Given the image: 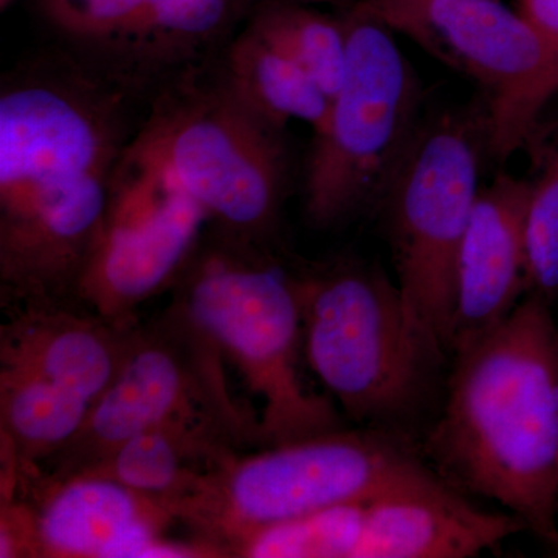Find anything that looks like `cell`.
<instances>
[{"label": "cell", "instance_id": "2e32d148", "mask_svg": "<svg viewBox=\"0 0 558 558\" xmlns=\"http://www.w3.org/2000/svg\"><path fill=\"white\" fill-rule=\"evenodd\" d=\"M244 27L306 73L332 101L347 69L343 17L322 13L304 0H260Z\"/></svg>", "mask_w": 558, "mask_h": 558}, {"label": "cell", "instance_id": "ffe728a7", "mask_svg": "<svg viewBox=\"0 0 558 558\" xmlns=\"http://www.w3.org/2000/svg\"><path fill=\"white\" fill-rule=\"evenodd\" d=\"M0 3H2V10H5L10 5L11 0H0Z\"/></svg>", "mask_w": 558, "mask_h": 558}, {"label": "cell", "instance_id": "9a60e30c", "mask_svg": "<svg viewBox=\"0 0 558 558\" xmlns=\"http://www.w3.org/2000/svg\"><path fill=\"white\" fill-rule=\"evenodd\" d=\"M209 65L238 100L279 130L290 121H303L317 132L328 119L330 100L325 92L245 27Z\"/></svg>", "mask_w": 558, "mask_h": 558}, {"label": "cell", "instance_id": "ac0fdd59", "mask_svg": "<svg viewBox=\"0 0 558 558\" xmlns=\"http://www.w3.org/2000/svg\"><path fill=\"white\" fill-rule=\"evenodd\" d=\"M368 499V498H366ZM362 501L319 510L264 529L242 550L255 558H354L362 524Z\"/></svg>", "mask_w": 558, "mask_h": 558}, {"label": "cell", "instance_id": "52a82bcc", "mask_svg": "<svg viewBox=\"0 0 558 558\" xmlns=\"http://www.w3.org/2000/svg\"><path fill=\"white\" fill-rule=\"evenodd\" d=\"M343 20L347 69L304 171V211L317 227L380 204L425 120L421 83L391 28L359 3Z\"/></svg>", "mask_w": 558, "mask_h": 558}, {"label": "cell", "instance_id": "e0dca14e", "mask_svg": "<svg viewBox=\"0 0 558 558\" xmlns=\"http://www.w3.org/2000/svg\"><path fill=\"white\" fill-rule=\"evenodd\" d=\"M524 149L532 165L527 178V293L553 304L558 299V119L539 120Z\"/></svg>", "mask_w": 558, "mask_h": 558}, {"label": "cell", "instance_id": "9c48e42d", "mask_svg": "<svg viewBox=\"0 0 558 558\" xmlns=\"http://www.w3.org/2000/svg\"><path fill=\"white\" fill-rule=\"evenodd\" d=\"M138 106L148 101L60 47L22 61L0 86V193L119 178Z\"/></svg>", "mask_w": 558, "mask_h": 558}, {"label": "cell", "instance_id": "5b68a950", "mask_svg": "<svg viewBox=\"0 0 558 558\" xmlns=\"http://www.w3.org/2000/svg\"><path fill=\"white\" fill-rule=\"evenodd\" d=\"M222 354L175 301L135 325L119 376L75 436L32 470L36 483H60L100 469L126 440L157 428H190L236 449L266 447L260 417L230 392Z\"/></svg>", "mask_w": 558, "mask_h": 558}, {"label": "cell", "instance_id": "3957f363", "mask_svg": "<svg viewBox=\"0 0 558 558\" xmlns=\"http://www.w3.org/2000/svg\"><path fill=\"white\" fill-rule=\"evenodd\" d=\"M447 483L398 429H336L231 458L170 509L216 550L240 553L264 529L388 492Z\"/></svg>", "mask_w": 558, "mask_h": 558}, {"label": "cell", "instance_id": "d6986e66", "mask_svg": "<svg viewBox=\"0 0 558 558\" xmlns=\"http://www.w3.org/2000/svg\"><path fill=\"white\" fill-rule=\"evenodd\" d=\"M519 11L558 46V0H519Z\"/></svg>", "mask_w": 558, "mask_h": 558}, {"label": "cell", "instance_id": "ba28073f", "mask_svg": "<svg viewBox=\"0 0 558 558\" xmlns=\"http://www.w3.org/2000/svg\"><path fill=\"white\" fill-rule=\"evenodd\" d=\"M484 154L483 102L425 119L380 201L400 293L444 355L453 347L459 250L480 194Z\"/></svg>", "mask_w": 558, "mask_h": 558}, {"label": "cell", "instance_id": "277c9868", "mask_svg": "<svg viewBox=\"0 0 558 558\" xmlns=\"http://www.w3.org/2000/svg\"><path fill=\"white\" fill-rule=\"evenodd\" d=\"M178 284L175 301L263 400L266 447L343 428L329 399L301 384L300 277L275 263L266 245L220 233L218 244L201 245Z\"/></svg>", "mask_w": 558, "mask_h": 558}, {"label": "cell", "instance_id": "5bb4252c", "mask_svg": "<svg viewBox=\"0 0 558 558\" xmlns=\"http://www.w3.org/2000/svg\"><path fill=\"white\" fill-rule=\"evenodd\" d=\"M529 180L501 172L483 186L459 250L454 349L512 314L527 293Z\"/></svg>", "mask_w": 558, "mask_h": 558}, {"label": "cell", "instance_id": "7a4b0ae2", "mask_svg": "<svg viewBox=\"0 0 558 558\" xmlns=\"http://www.w3.org/2000/svg\"><path fill=\"white\" fill-rule=\"evenodd\" d=\"M209 62L150 98L123 168L185 193L226 236L266 245L288 191L284 131L238 100Z\"/></svg>", "mask_w": 558, "mask_h": 558}, {"label": "cell", "instance_id": "6da1fadb", "mask_svg": "<svg viewBox=\"0 0 558 558\" xmlns=\"http://www.w3.org/2000/svg\"><path fill=\"white\" fill-rule=\"evenodd\" d=\"M438 421L422 444L459 492L505 506L558 553V328L527 293L505 322L453 351Z\"/></svg>", "mask_w": 558, "mask_h": 558}, {"label": "cell", "instance_id": "8fae6325", "mask_svg": "<svg viewBox=\"0 0 558 558\" xmlns=\"http://www.w3.org/2000/svg\"><path fill=\"white\" fill-rule=\"evenodd\" d=\"M205 209L159 179L121 170L116 207L75 299L120 328L140 304L182 277L201 247Z\"/></svg>", "mask_w": 558, "mask_h": 558}, {"label": "cell", "instance_id": "30bf717a", "mask_svg": "<svg viewBox=\"0 0 558 558\" xmlns=\"http://www.w3.org/2000/svg\"><path fill=\"white\" fill-rule=\"evenodd\" d=\"M392 32L475 81L488 154L508 159L558 94V46L499 0H359Z\"/></svg>", "mask_w": 558, "mask_h": 558}, {"label": "cell", "instance_id": "4fadbf2b", "mask_svg": "<svg viewBox=\"0 0 558 558\" xmlns=\"http://www.w3.org/2000/svg\"><path fill=\"white\" fill-rule=\"evenodd\" d=\"M2 306L0 374L53 385L92 407L119 376L135 326L112 325L75 299Z\"/></svg>", "mask_w": 558, "mask_h": 558}, {"label": "cell", "instance_id": "8992f818", "mask_svg": "<svg viewBox=\"0 0 558 558\" xmlns=\"http://www.w3.org/2000/svg\"><path fill=\"white\" fill-rule=\"evenodd\" d=\"M311 368L349 417L405 428L427 405L446 355L414 322L398 288L359 264L300 277Z\"/></svg>", "mask_w": 558, "mask_h": 558}, {"label": "cell", "instance_id": "7c38bea8", "mask_svg": "<svg viewBox=\"0 0 558 558\" xmlns=\"http://www.w3.org/2000/svg\"><path fill=\"white\" fill-rule=\"evenodd\" d=\"M39 506L27 509L28 556L183 558L204 550L161 537L172 519L156 499L102 475L35 483Z\"/></svg>", "mask_w": 558, "mask_h": 558}]
</instances>
